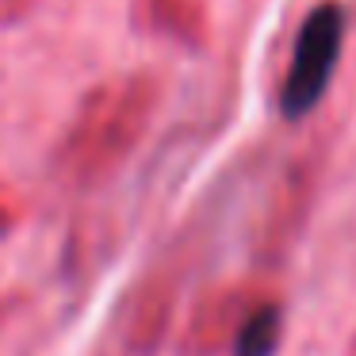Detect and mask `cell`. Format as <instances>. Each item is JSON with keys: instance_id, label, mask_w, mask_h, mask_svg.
I'll list each match as a JSON object with an SVG mask.
<instances>
[{"instance_id": "6da1fadb", "label": "cell", "mask_w": 356, "mask_h": 356, "mask_svg": "<svg viewBox=\"0 0 356 356\" xmlns=\"http://www.w3.org/2000/svg\"><path fill=\"white\" fill-rule=\"evenodd\" d=\"M341 39H345V12L337 4H322L307 16L291 50V70L280 88L284 119H302L322 104L341 58Z\"/></svg>"}, {"instance_id": "7a4b0ae2", "label": "cell", "mask_w": 356, "mask_h": 356, "mask_svg": "<svg viewBox=\"0 0 356 356\" xmlns=\"http://www.w3.org/2000/svg\"><path fill=\"white\" fill-rule=\"evenodd\" d=\"M280 341V310H257L238 333V345H234V356H272Z\"/></svg>"}]
</instances>
